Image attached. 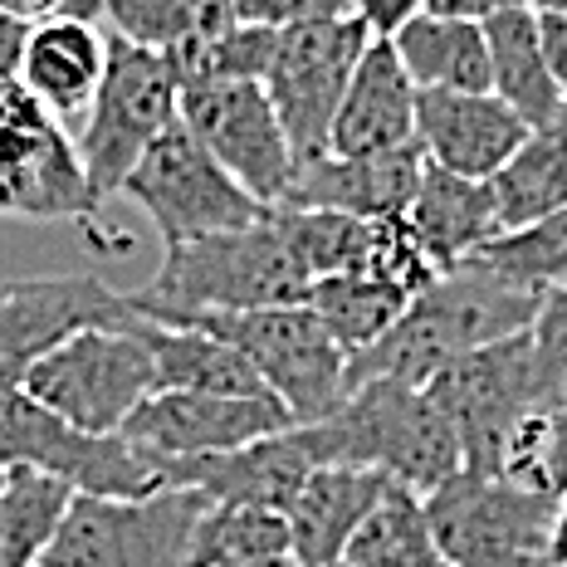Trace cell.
<instances>
[{
    "instance_id": "45",
    "label": "cell",
    "mask_w": 567,
    "mask_h": 567,
    "mask_svg": "<svg viewBox=\"0 0 567 567\" xmlns=\"http://www.w3.org/2000/svg\"><path fill=\"white\" fill-rule=\"evenodd\" d=\"M524 6H534V0H524Z\"/></svg>"
},
{
    "instance_id": "7",
    "label": "cell",
    "mask_w": 567,
    "mask_h": 567,
    "mask_svg": "<svg viewBox=\"0 0 567 567\" xmlns=\"http://www.w3.org/2000/svg\"><path fill=\"white\" fill-rule=\"evenodd\" d=\"M182 328H206L226 338L255 368L265 392L293 416V425H318L348 401V352L328 338V328L303 303L250 313H216Z\"/></svg>"
},
{
    "instance_id": "25",
    "label": "cell",
    "mask_w": 567,
    "mask_h": 567,
    "mask_svg": "<svg viewBox=\"0 0 567 567\" xmlns=\"http://www.w3.org/2000/svg\"><path fill=\"white\" fill-rule=\"evenodd\" d=\"M137 338L152 352L157 392H196V396H269L255 368L230 348L226 338L206 328H172L133 313Z\"/></svg>"
},
{
    "instance_id": "28",
    "label": "cell",
    "mask_w": 567,
    "mask_h": 567,
    "mask_svg": "<svg viewBox=\"0 0 567 567\" xmlns=\"http://www.w3.org/2000/svg\"><path fill=\"white\" fill-rule=\"evenodd\" d=\"M416 299L411 289H401L392 279L377 275H338V279H318L303 293V309H313V318L328 328V338L348 352V362L358 352H368L372 342H382L392 333V323L406 313V303Z\"/></svg>"
},
{
    "instance_id": "15",
    "label": "cell",
    "mask_w": 567,
    "mask_h": 567,
    "mask_svg": "<svg viewBox=\"0 0 567 567\" xmlns=\"http://www.w3.org/2000/svg\"><path fill=\"white\" fill-rule=\"evenodd\" d=\"M293 431V416L275 396H196V392H152L127 416L123 441H133L157 465L245 451L255 441Z\"/></svg>"
},
{
    "instance_id": "3",
    "label": "cell",
    "mask_w": 567,
    "mask_h": 567,
    "mask_svg": "<svg viewBox=\"0 0 567 567\" xmlns=\"http://www.w3.org/2000/svg\"><path fill=\"white\" fill-rule=\"evenodd\" d=\"M313 465H348L406 484L421 499L460 470V441L425 386L362 382L318 425H299Z\"/></svg>"
},
{
    "instance_id": "21",
    "label": "cell",
    "mask_w": 567,
    "mask_h": 567,
    "mask_svg": "<svg viewBox=\"0 0 567 567\" xmlns=\"http://www.w3.org/2000/svg\"><path fill=\"white\" fill-rule=\"evenodd\" d=\"M103 69H109V34L99 25L69 20V16L30 25L25 59H20V84L69 133L84 123L93 93L103 84Z\"/></svg>"
},
{
    "instance_id": "34",
    "label": "cell",
    "mask_w": 567,
    "mask_h": 567,
    "mask_svg": "<svg viewBox=\"0 0 567 567\" xmlns=\"http://www.w3.org/2000/svg\"><path fill=\"white\" fill-rule=\"evenodd\" d=\"M475 259L489 265L494 275H504L509 284H518V289L543 293V299L567 289V210L538 220V226L499 235V240H489Z\"/></svg>"
},
{
    "instance_id": "44",
    "label": "cell",
    "mask_w": 567,
    "mask_h": 567,
    "mask_svg": "<svg viewBox=\"0 0 567 567\" xmlns=\"http://www.w3.org/2000/svg\"><path fill=\"white\" fill-rule=\"evenodd\" d=\"M534 10H553V16H567V0H534Z\"/></svg>"
},
{
    "instance_id": "18",
    "label": "cell",
    "mask_w": 567,
    "mask_h": 567,
    "mask_svg": "<svg viewBox=\"0 0 567 567\" xmlns=\"http://www.w3.org/2000/svg\"><path fill=\"white\" fill-rule=\"evenodd\" d=\"M534 127L494 93H421L416 99V147L431 167L489 182L524 147Z\"/></svg>"
},
{
    "instance_id": "4",
    "label": "cell",
    "mask_w": 567,
    "mask_h": 567,
    "mask_svg": "<svg viewBox=\"0 0 567 567\" xmlns=\"http://www.w3.org/2000/svg\"><path fill=\"white\" fill-rule=\"evenodd\" d=\"M20 392L34 396L44 411L64 416L79 431L123 435L127 416L157 392L152 352L133 328V309L117 323H93L54 342L25 372Z\"/></svg>"
},
{
    "instance_id": "6",
    "label": "cell",
    "mask_w": 567,
    "mask_h": 567,
    "mask_svg": "<svg viewBox=\"0 0 567 567\" xmlns=\"http://www.w3.org/2000/svg\"><path fill=\"white\" fill-rule=\"evenodd\" d=\"M425 392L435 396L460 441V470H475V475H494L518 425L558 406V386L538 362L528 333L460 358Z\"/></svg>"
},
{
    "instance_id": "11",
    "label": "cell",
    "mask_w": 567,
    "mask_h": 567,
    "mask_svg": "<svg viewBox=\"0 0 567 567\" xmlns=\"http://www.w3.org/2000/svg\"><path fill=\"white\" fill-rule=\"evenodd\" d=\"M123 196H133L137 206L147 210L167 250L206 240V235L245 230L275 210V206H259V200L186 133L182 117H176L172 133H162L152 142V152L123 182Z\"/></svg>"
},
{
    "instance_id": "23",
    "label": "cell",
    "mask_w": 567,
    "mask_h": 567,
    "mask_svg": "<svg viewBox=\"0 0 567 567\" xmlns=\"http://www.w3.org/2000/svg\"><path fill=\"white\" fill-rule=\"evenodd\" d=\"M406 226L416 235L421 255L431 259L435 275L470 265L484 245L499 240V216H494L489 182H470V176L441 172L425 162L416 200L406 210Z\"/></svg>"
},
{
    "instance_id": "10",
    "label": "cell",
    "mask_w": 567,
    "mask_h": 567,
    "mask_svg": "<svg viewBox=\"0 0 567 567\" xmlns=\"http://www.w3.org/2000/svg\"><path fill=\"white\" fill-rule=\"evenodd\" d=\"M0 470H34L84 499H142L162 489L152 460L133 441L79 431L20 386L0 396Z\"/></svg>"
},
{
    "instance_id": "31",
    "label": "cell",
    "mask_w": 567,
    "mask_h": 567,
    "mask_svg": "<svg viewBox=\"0 0 567 567\" xmlns=\"http://www.w3.org/2000/svg\"><path fill=\"white\" fill-rule=\"evenodd\" d=\"M235 25L230 0H109L99 30L152 54H172Z\"/></svg>"
},
{
    "instance_id": "42",
    "label": "cell",
    "mask_w": 567,
    "mask_h": 567,
    "mask_svg": "<svg viewBox=\"0 0 567 567\" xmlns=\"http://www.w3.org/2000/svg\"><path fill=\"white\" fill-rule=\"evenodd\" d=\"M103 10H109V0H64V10H59V16H69V20H89V25H99Z\"/></svg>"
},
{
    "instance_id": "32",
    "label": "cell",
    "mask_w": 567,
    "mask_h": 567,
    "mask_svg": "<svg viewBox=\"0 0 567 567\" xmlns=\"http://www.w3.org/2000/svg\"><path fill=\"white\" fill-rule=\"evenodd\" d=\"M275 34L269 25H245L235 20L230 30L206 34L196 44L167 54L176 89H206V84H265V69L275 59Z\"/></svg>"
},
{
    "instance_id": "5",
    "label": "cell",
    "mask_w": 567,
    "mask_h": 567,
    "mask_svg": "<svg viewBox=\"0 0 567 567\" xmlns=\"http://www.w3.org/2000/svg\"><path fill=\"white\" fill-rule=\"evenodd\" d=\"M182 117V89L172 79L167 54H152L109 34V69L93 93L84 123L74 127V147L84 162L93 200L123 192L133 167L152 152V142L172 133Z\"/></svg>"
},
{
    "instance_id": "12",
    "label": "cell",
    "mask_w": 567,
    "mask_h": 567,
    "mask_svg": "<svg viewBox=\"0 0 567 567\" xmlns=\"http://www.w3.org/2000/svg\"><path fill=\"white\" fill-rule=\"evenodd\" d=\"M206 499L162 489L142 499H84L74 494L40 567H182Z\"/></svg>"
},
{
    "instance_id": "8",
    "label": "cell",
    "mask_w": 567,
    "mask_h": 567,
    "mask_svg": "<svg viewBox=\"0 0 567 567\" xmlns=\"http://www.w3.org/2000/svg\"><path fill=\"white\" fill-rule=\"evenodd\" d=\"M431 534L445 567H548L558 499L499 475L455 470L425 494Z\"/></svg>"
},
{
    "instance_id": "14",
    "label": "cell",
    "mask_w": 567,
    "mask_h": 567,
    "mask_svg": "<svg viewBox=\"0 0 567 567\" xmlns=\"http://www.w3.org/2000/svg\"><path fill=\"white\" fill-rule=\"evenodd\" d=\"M182 127L192 133L259 206H284L299 162L289 152L275 103L259 84H206L182 93Z\"/></svg>"
},
{
    "instance_id": "13",
    "label": "cell",
    "mask_w": 567,
    "mask_h": 567,
    "mask_svg": "<svg viewBox=\"0 0 567 567\" xmlns=\"http://www.w3.org/2000/svg\"><path fill=\"white\" fill-rule=\"evenodd\" d=\"M0 216L79 220L99 230V200L89 192L74 133L44 113L20 79L0 84Z\"/></svg>"
},
{
    "instance_id": "40",
    "label": "cell",
    "mask_w": 567,
    "mask_h": 567,
    "mask_svg": "<svg viewBox=\"0 0 567 567\" xmlns=\"http://www.w3.org/2000/svg\"><path fill=\"white\" fill-rule=\"evenodd\" d=\"M64 10V0H0V16L20 20V25H40V20H54Z\"/></svg>"
},
{
    "instance_id": "19",
    "label": "cell",
    "mask_w": 567,
    "mask_h": 567,
    "mask_svg": "<svg viewBox=\"0 0 567 567\" xmlns=\"http://www.w3.org/2000/svg\"><path fill=\"white\" fill-rule=\"evenodd\" d=\"M425 157L421 147L382 152V157H318L293 176V192L284 206L293 210H333L352 220H406L416 200Z\"/></svg>"
},
{
    "instance_id": "17",
    "label": "cell",
    "mask_w": 567,
    "mask_h": 567,
    "mask_svg": "<svg viewBox=\"0 0 567 567\" xmlns=\"http://www.w3.org/2000/svg\"><path fill=\"white\" fill-rule=\"evenodd\" d=\"M313 470L318 465L309 455V441H303V431L293 425V431L255 441V445H245V451L157 465V480L172 484V489L200 494L210 509H216V504H250V509L284 514Z\"/></svg>"
},
{
    "instance_id": "36",
    "label": "cell",
    "mask_w": 567,
    "mask_h": 567,
    "mask_svg": "<svg viewBox=\"0 0 567 567\" xmlns=\"http://www.w3.org/2000/svg\"><path fill=\"white\" fill-rule=\"evenodd\" d=\"M348 16L358 20L372 40H396L411 20L425 16V0H348Z\"/></svg>"
},
{
    "instance_id": "41",
    "label": "cell",
    "mask_w": 567,
    "mask_h": 567,
    "mask_svg": "<svg viewBox=\"0 0 567 567\" xmlns=\"http://www.w3.org/2000/svg\"><path fill=\"white\" fill-rule=\"evenodd\" d=\"M548 567H567V489L558 494V514H553V543H548Z\"/></svg>"
},
{
    "instance_id": "20",
    "label": "cell",
    "mask_w": 567,
    "mask_h": 567,
    "mask_svg": "<svg viewBox=\"0 0 567 567\" xmlns=\"http://www.w3.org/2000/svg\"><path fill=\"white\" fill-rule=\"evenodd\" d=\"M416 99L421 89L406 79L392 40H372L338 103L328 152L333 157H382V152L411 147L416 142Z\"/></svg>"
},
{
    "instance_id": "43",
    "label": "cell",
    "mask_w": 567,
    "mask_h": 567,
    "mask_svg": "<svg viewBox=\"0 0 567 567\" xmlns=\"http://www.w3.org/2000/svg\"><path fill=\"white\" fill-rule=\"evenodd\" d=\"M230 567H299L293 553H275V558H250V563H230Z\"/></svg>"
},
{
    "instance_id": "26",
    "label": "cell",
    "mask_w": 567,
    "mask_h": 567,
    "mask_svg": "<svg viewBox=\"0 0 567 567\" xmlns=\"http://www.w3.org/2000/svg\"><path fill=\"white\" fill-rule=\"evenodd\" d=\"M392 50L401 59V69H406V79L421 93H494L484 25L421 16L396 34Z\"/></svg>"
},
{
    "instance_id": "39",
    "label": "cell",
    "mask_w": 567,
    "mask_h": 567,
    "mask_svg": "<svg viewBox=\"0 0 567 567\" xmlns=\"http://www.w3.org/2000/svg\"><path fill=\"white\" fill-rule=\"evenodd\" d=\"M25 40H30V25H20V20L0 16V84L20 79V59H25Z\"/></svg>"
},
{
    "instance_id": "37",
    "label": "cell",
    "mask_w": 567,
    "mask_h": 567,
    "mask_svg": "<svg viewBox=\"0 0 567 567\" xmlns=\"http://www.w3.org/2000/svg\"><path fill=\"white\" fill-rule=\"evenodd\" d=\"M534 20H538L543 59H548L553 79H558V89L567 93V16H553V10H534Z\"/></svg>"
},
{
    "instance_id": "27",
    "label": "cell",
    "mask_w": 567,
    "mask_h": 567,
    "mask_svg": "<svg viewBox=\"0 0 567 567\" xmlns=\"http://www.w3.org/2000/svg\"><path fill=\"white\" fill-rule=\"evenodd\" d=\"M499 235L538 226V220L567 210V123L538 127L524 137V147L489 176Z\"/></svg>"
},
{
    "instance_id": "33",
    "label": "cell",
    "mask_w": 567,
    "mask_h": 567,
    "mask_svg": "<svg viewBox=\"0 0 567 567\" xmlns=\"http://www.w3.org/2000/svg\"><path fill=\"white\" fill-rule=\"evenodd\" d=\"M275 553H289V518L284 514L250 509V504H216V509L206 504L182 567H230L275 558Z\"/></svg>"
},
{
    "instance_id": "30",
    "label": "cell",
    "mask_w": 567,
    "mask_h": 567,
    "mask_svg": "<svg viewBox=\"0 0 567 567\" xmlns=\"http://www.w3.org/2000/svg\"><path fill=\"white\" fill-rule=\"evenodd\" d=\"M74 489L34 470H0V567H40Z\"/></svg>"
},
{
    "instance_id": "16",
    "label": "cell",
    "mask_w": 567,
    "mask_h": 567,
    "mask_svg": "<svg viewBox=\"0 0 567 567\" xmlns=\"http://www.w3.org/2000/svg\"><path fill=\"white\" fill-rule=\"evenodd\" d=\"M117 318H127L123 293H113L93 275L0 284V396L16 392L54 342L93 323H117Z\"/></svg>"
},
{
    "instance_id": "9",
    "label": "cell",
    "mask_w": 567,
    "mask_h": 567,
    "mask_svg": "<svg viewBox=\"0 0 567 567\" xmlns=\"http://www.w3.org/2000/svg\"><path fill=\"white\" fill-rule=\"evenodd\" d=\"M372 34L352 16L299 20L275 34V59L265 69V89L275 103V117L289 137V152L299 172L309 162L328 157V133H333L338 103L352 84V69L368 54Z\"/></svg>"
},
{
    "instance_id": "22",
    "label": "cell",
    "mask_w": 567,
    "mask_h": 567,
    "mask_svg": "<svg viewBox=\"0 0 567 567\" xmlns=\"http://www.w3.org/2000/svg\"><path fill=\"white\" fill-rule=\"evenodd\" d=\"M386 484L392 480L372 475V470L318 465L303 480V489L293 494V504L284 509V518H289V553L299 558V567H342L352 534L372 514V504L382 499Z\"/></svg>"
},
{
    "instance_id": "38",
    "label": "cell",
    "mask_w": 567,
    "mask_h": 567,
    "mask_svg": "<svg viewBox=\"0 0 567 567\" xmlns=\"http://www.w3.org/2000/svg\"><path fill=\"white\" fill-rule=\"evenodd\" d=\"M524 0H425V16H441V20H470V25H484L494 20L499 10H514Z\"/></svg>"
},
{
    "instance_id": "35",
    "label": "cell",
    "mask_w": 567,
    "mask_h": 567,
    "mask_svg": "<svg viewBox=\"0 0 567 567\" xmlns=\"http://www.w3.org/2000/svg\"><path fill=\"white\" fill-rule=\"evenodd\" d=\"M528 338H534L538 362L548 368L553 386H558V377L567 368V289H558V293H548V299H543V309L534 318V328H528Z\"/></svg>"
},
{
    "instance_id": "2",
    "label": "cell",
    "mask_w": 567,
    "mask_h": 567,
    "mask_svg": "<svg viewBox=\"0 0 567 567\" xmlns=\"http://www.w3.org/2000/svg\"><path fill=\"white\" fill-rule=\"evenodd\" d=\"M538 309L543 293L518 289L480 259L445 269L406 303L392 333L348 362V392L362 382L431 386L445 368H455L470 352L528 333Z\"/></svg>"
},
{
    "instance_id": "29",
    "label": "cell",
    "mask_w": 567,
    "mask_h": 567,
    "mask_svg": "<svg viewBox=\"0 0 567 567\" xmlns=\"http://www.w3.org/2000/svg\"><path fill=\"white\" fill-rule=\"evenodd\" d=\"M342 567H445L421 494L406 484H386L382 499L352 534Z\"/></svg>"
},
{
    "instance_id": "24",
    "label": "cell",
    "mask_w": 567,
    "mask_h": 567,
    "mask_svg": "<svg viewBox=\"0 0 567 567\" xmlns=\"http://www.w3.org/2000/svg\"><path fill=\"white\" fill-rule=\"evenodd\" d=\"M484 44H489L494 99L509 103L534 133L567 123V93L558 89L548 59H543L534 6H514V10H499L494 20H484Z\"/></svg>"
},
{
    "instance_id": "1",
    "label": "cell",
    "mask_w": 567,
    "mask_h": 567,
    "mask_svg": "<svg viewBox=\"0 0 567 567\" xmlns=\"http://www.w3.org/2000/svg\"><path fill=\"white\" fill-rule=\"evenodd\" d=\"M313 289V275L299 255L289 216L275 206L265 220L230 235H206V240L176 245L162 255L157 275L142 289L123 293V303L152 323H196L216 313H250L279 309V303H303Z\"/></svg>"
}]
</instances>
